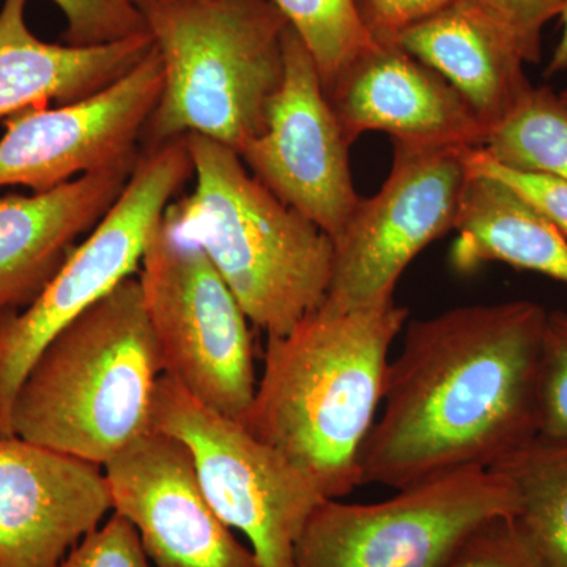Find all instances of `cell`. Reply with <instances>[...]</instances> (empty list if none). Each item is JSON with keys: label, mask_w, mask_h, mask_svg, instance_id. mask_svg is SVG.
<instances>
[{"label": "cell", "mask_w": 567, "mask_h": 567, "mask_svg": "<svg viewBox=\"0 0 567 567\" xmlns=\"http://www.w3.org/2000/svg\"><path fill=\"white\" fill-rule=\"evenodd\" d=\"M546 320L543 306L517 300L410 323L361 450V484L399 491L491 468L535 440Z\"/></svg>", "instance_id": "cell-1"}, {"label": "cell", "mask_w": 567, "mask_h": 567, "mask_svg": "<svg viewBox=\"0 0 567 567\" xmlns=\"http://www.w3.org/2000/svg\"><path fill=\"white\" fill-rule=\"evenodd\" d=\"M409 309L394 301L350 312L317 309L268 336L245 425L315 477L327 498L361 484V450L382 405L388 354Z\"/></svg>", "instance_id": "cell-2"}, {"label": "cell", "mask_w": 567, "mask_h": 567, "mask_svg": "<svg viewBox=\"0 0 567 567\" xmlns=\"http://www.w3.org/2000/svg\"><path fill=\"white\" fill-rule=\"evenodd\" d=\"M193 163V192L177 197L164 223L199 246L268 336L290 333L323 305L334 241L257 181L237 152L219 142L183 137Z\"/></svg>", "instance_id": "cell-3"}, {"label": "cell", "mask_w": 567, "mask_h": 567, "mask_svg": "<svg viewBox=\"0 0 567 567\" xmlns=\"http://www.w3.org/2000/svg\"><path fill=\"white\" fill-rule=\"evenodd\" d=\"M163 377L140 278L55 336L22 380L11 434L104 466L151 431Z\"/></svg>", "instance_id": "cell-4"}, {"label": "cell", "mask_w": 567, "mask_h": 567, "mask_svg": "<svg viewBox=\"0 0 567 567\" xmlns=\"http://www.w3.org/2000/svg\"><path fill=\"white\" fill-rule=\"evenodd\" d=\"M163 62L147 148L199 134L240 155L267 128L284 80L289 22L270 0H166L142 6Z\"/></svg>", "instance_id": "cell-5"}, {"label": "cell", "mask_w": 567, "mask_h": 567, "mask_svg": "<svg viewBox=\"0 0 567 567\" xmlns=\"http://www.w3.org/2000/svg\"><path fill=\"white\" fill-rule=\"evenodd\" d=\"M192 175L183 137L147 148L121 196L43 290L24 308L0 315V435H11L14 395L52 339L118 284L140 275L153 234Z\"/></svg>", "instance_id": "cell-6"}, {"label": "cell", "mask_w": 567, "mask_h": 567, "mask_svg": "<svg viewBox=\"0 0 567 567\" xmlns=\"http://www.w3.org/2000/svg\"><path fill=\"white\" fill-rule=\"evenodd\" d=\"M518 511L516 486L480 466L369 505L327 498L298 537L293 567H447L473 533Z\"/></svg>", "instance_id": "cell-7"}, {"label": "cell", "mask_w": 567, "mask_h": 567, "mask_svg": "<svg viewBox=\"0 0 567 567\" xmlns=\"http://www.w3.org/2000/svg\"><path fill=\"white\" fill-rule=\"evenodd\" d=\"M151 431L181 440L227 527L248 539L262 567H293L298 537L327 499L315 477L249 431L162 377Z\"/></svg>", "instance_id": "cell-8"}, {"label": "cell", "mask_w": 567, "mask_h": 567, "mask_svg": "<svg viewBox=\"0 0 567 567\" xmlns=\"http://www.w3.org/2000/svg\"><path fill=\"white\" fill-rule=\"evenodd\" d=\"M137 278L163 375L245 423L259 380L249 319L203 249L178 238L163 218Z\"/></svg>", "instance_id": "cell-9"}, {"label": "cell", "mask_w": 567, "mask_h": 567, "mask_svg": "<svg viewBox=\"0 0 567 567\" xmlns=\"http://www.w3.org/2000/svg\"><path fill=\"white\" fill-rule=\"evenodd\" d=\"M382 189L360 199L334 244L330 289L319 309L350 312L394 301L409 264L454 229L472 147H423L395 142Z\"/></svg>", "instance_id": "cell-10"}, {"label": "cell", "mask_w": 567, "mask_h": 567, "mask_svg": "<svg viewBox=\"0 0 567 567\" xmlns=\"http://www.w3.org/2000/svg\"><path fill=\"white\" fill-rule=\"evenodd\" d=\"M349 147L319 70L289 25L284 80L268 110L267 128L240 158L265 188L336 244L361 199L350 173Z\"/></svg>", "instance_id": "cell-11"}, {"label": "cell", "mask_w": 567, "mask_h": 567, "mask_svg": "<svg viewBox=\"0 0 567 567\" xmlns=\"http://www.w3.org/2000/svg\"><path fill=\"white\" fill-rule=\"evenodd\" d=\"M162 91L163 62L153 47L103 91L11 115L0 140V188L50 192L81 175L136 162Z\"/></svg>", "instance_id": "cell-12"}, {"label": "cell", "mask_w": 567, "mask_h": 567, "mask_svg": "<svg viewBox=\"0 0 567 567\" xmlns=\"http://www.w3.org/2000/svg\"><path fill=\"white\" fill-rule=\"evenodd\" d=\"M103 468L153 567H262L208 503L181 440L148 431Z\"/></svg>", "instance_id": "cell-13"}, {"label": "cell", "mask_w": 567, "mask_h": 567, "mask_svg": "<svg viewBox=\"0 0 567 567\" xmlns=\"http://www.w3.org/2000/svg\"><path fill=\"white\" fill-rule=\"evenodd\" d=\"M114 511L103 466L0 435V567H59Z\"/></svg>", "instance_id": "cell-14"}, {"label": "cell", "mask_w": 567, "mask_h": 567, "mask_svg": "<svg viewBox=\"0 0 567 567\" xmlns=\"http://www.w3.org/2000/svg\"><path fill=\"white\" fill-rule=\"evenodd\" d=\"M347 142L365 132L423 147H483L487 128L456 89L395 43L357 59L327 92Z\"/></svg>", "instance_id": "cell-15"}, {"label": "cell", "mask_w": 567, "mask_h": 567, "mask_svg": "<svg viewBox=\"0 0 567 567\" xmlns=\"http://www.w3.org/2000/svg\"><path fill=\"white\" fill-rule=\"evenodd\" d=\"M137 159L50 192L0 196V315L24 308L43 290L78 238L121 196Z\"/></svg>", "instance_id": "cell-16"}, {"label": "cell", "mask_w": 567, "mask_h": 567, "mask_svg": "<svg viewBox=\"0 0 567 567\" xmlns=\"http://www.w3.org/2000/svg\"><path fill=\"white\" fill-rule=\"evenodd\" d=\"M394 43L445 78L487 132L533 89L516 41L480 0H454L409 25Z\"/></svg>", "instance_id": "cell-17"}, {"label": "cell", "mask_w": 567, "mask_h": 567, "mask_svg": "<svg viewBox=\"0 0 567 567\" xmlns=\"http://www.w3.org/2000/svg\"><path fill=\"white\" fill-rule=\"evenodd\" d=\"M25 3L3 0L0 9V121L103 91L155 47L147 31L92 47L47 43L29 29Z\"/></svg>", "instance_id": "cell-18"}, {"label": "cell", "mask_w": 567, "mask_h": 567, "mask_svg": "<svg viewBox=\"0 0 567 567\" xmlns=\"http://www.w3.org/2000/svg\"><path fill=\"white\" fill-rule=\"evenodd\" d=\"M454 230L457 270L502 262L567 284V238L505 183L468 171Z\"/></svg>", "instance_id": "cell-19"}, {"label": "cell", "mask_w": 567, "mask_h": 567, "mask_svg": "<svg viewBox=\"0 0 567 567\" xmlns=\"http://www.w3.org/2000/svg\"><path fill=\"white\" fill-rule=\"evenodd\" d=\"M516 486L518 522L547 567H567V443L536 439L491 466Z\"/></svg>", "instance_id": "cell-20"}, {"label": "cell", "mask_w": 567, "mask_h": 567, "mask_svg": "<svg viewBox=\"0 0 567 567\" xmlns=\"http://www.w3.org/2000/svg\"><path fill=\"white\" fill-rule=\"evenodd\" d=\"M484 152L511 169L567 182V102L547 85L533 87L488 132Z\"/></svg>", "instance_id": "cell-21"}, {"label": "cell", "mask_w": 567, "mask_h": 567, "mask_svg": "<svg viewBox=\"0 0 567 567\" xmlns=\"http://www.w3.org/2000/svg\"><path fill=\"white\" fill-rule=\"evenodd\" d=\"M308 48L324 92L360 55L379 44L357 0H270Z\"/></svg>", "instance_id": "cell-22"}, {"label": "cell", "mask_w": 567, "mask_h": 567, "mask_svg": "<svg viewBox=\"0 0 567 567\" xmlns=\"http://www.w3.org/2000/svg\"><path fill=\"white\" fill-rule=\"evenodd\" d=\"M537 439L567 443V312H547L539 364Z\"/></svg>", "instance_id": "cell-23"}, {"label": "cell", "mask_w": 567, "mask_h": 567, "mask_svg": "<svg viewBox=\"0 0 567 567\" xmlns=\"http://www.w3.org/2000/svg\"><path fill=\"white\" fill-rule=\"evenodd\" d=\"M65 14L66 44L92 47L147 31L136 7L122 0H52Z\"/></svg>", "instance_id": "cell-24"}, {"label": "cell", "mask_w": 567, "mask_h": 567, "mask_svg": "<svg viewBox=\"0 0 567 567\" xmlns=\"http://www.w3.org/2000/svg\"><path fill=\"white\" fill-rule=\"evenodd\" d=\"M447 567H547L517 516L487 522L457 551Z\"/></svg>", "instance_id": "cell-25"}, {"label": "cell", "mask_w": 567, "mask_h": 567, "mask_svg": "<svg viewBox=\"0 0 567 567\" xmlns=\"http://www.w3.org/2000/svg\"><path fill=\"white\" fill-rule=\"evenodd\" d=\"M470 173L487 175L505 183L525 203L544 216L563 237L567 238V182L550 175L524 173L503 166L487 155L483 148H470L466 153Z\"/></svg>", "instance_id": "cell-26"}, {"label": "cell", "mask_w": 567, "mask_h": 567, "mask_svg": "<svg viewBox=\"0 0 567 567\" xmlns=\"http://www.w3.org/2000/svg\"><path fill=\"white\" fill-rule=\"evenodd\" d=\"M59 567H153L140 536L125 517L112 516L84 537Z\"/></svg>", "instance_id": "cell-27"}, {"label": "cell", "mask_w": 567, "mask_h": 567, "mask_svg": "<svg viewBox=\"0 0 567 567\" xmlns=\"http://www.w3.org/2000/svg\"><path fill=\"white\" fill-rule=\"evenodd\" d=\"M566 0H480L516 41L527 63H539L544 28L559 17Z\"/></svg>", "instance_id": "cell-28"}, {"label": "cell", "mask_w": 567, "mask_h": 567, "mask_svg": "<svg viewBox=\"0 0 567 567\" xmlns=\"http://www.w3.org/2000/svg\"><path fill=\"white\" fill-rule=\"evenodd\" d=\"M454 0H357L365 28L379 43H394L409 25L431 17Z\"/></svg>", "instance_id": "cell-29"}, {"label": "cell", "mask_w": 567, "mask_h": 567, "mask_svg": "<svg viewBox=\"0 0 567 567\" xmlns=\"http://www.w3.org/2000/svg\"><path fill=\"white\" fill-rule=\"evenodd\" d=\"M559 18H561L563 24L561 39H559L557 48H555L554 54H551L550 62H548L546 70V76L548 78L567 70V0L561 13H559Z\"/></svg>", "instance_id": "cell-30"}, {"label": "cell", "mask_w": 567, "mask_h": 567, "mask_svg": "<svg viewBox=\"0 0 567 567\" xmlns=\"http://www.w3.org/2000/svg\"><path fill=\"white\" fill-rule=\"evenodd\" d=\"M122 2L130 3V6H133V7H136V9H140V7L147 6V3L166 2V0H122Z\"/></svg>", "instance_id": "cell-31"}, {"label": "cell", "mask_w": 567, "mask_h": 567, "mask_svg": "<svg viewBox=\"0 0 567 567\" xmlns=\"http://www.w3.org/2000/svg\"><path fill=\"white\" fill-rule=\"evenodd\" d=\"M561 96H563V99H565V100H566V102H567V89H566V91H563V92H561Z\"/></svg>", "instance_id": "cell-32"}]
</instances>
